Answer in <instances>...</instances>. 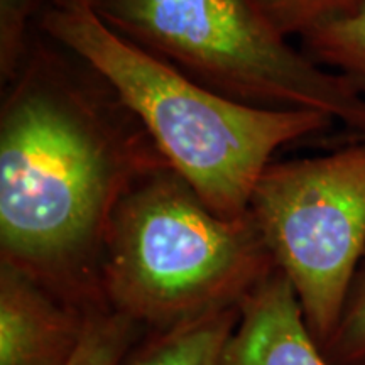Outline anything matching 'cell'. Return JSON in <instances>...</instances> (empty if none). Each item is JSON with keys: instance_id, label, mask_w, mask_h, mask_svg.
I'll list each match as a JSON object with an SVG mask.
<instances>
[{"instance_id": "30bf717a", "label": "cell", "mask_w": 365, "mask_h": 365, "mask_svg": "<svg viewBox=\"0 0 365 365\" xmlns=\"http://www.w3.org/2000/svg\"><path fill=\"white\" fill-rule=\"evenodd\" d=\"M145 331L148 328L107 303L97 304L88 314L83 339L68 365H120Z\"/></svg>"}, {"instance_id": "52a82bcc", "label": "cell", "mask_w": 365, "mask_h": 365, "mask_svg": "<svg viewBox=\"0 0 365 365\" xmlns=\"http://www.w3.org/2000/svg\"><path fill=\"white\" fill-rule=\"evenodd\" d=\"M220 365H330L304 325L296 291L274 269L240 303Z\"/></svg>"}, {"instance_id": "277c9868", "label": "cell", "mask_w": 365, "mask_h": 365, "mask_svg": "<svg viewBox=\"0 0 365 365\" xmlns=\"http://www.w3.org/2000/svg\"><path fill=\"white\" fill-rule=\"evenodd\" d=\"M118 34L235 102L314 110L365 135V98L287 43L257 0H103Z\"/></svg>"}, {"instance_id": "4fadbf2b", "label": "cell", "mask_w": 365, "mask_h": 365, "mask_svg": "<svg viewBox=\"0 0 365 365\" xmlns=\"http://www.w3.org/2000/svg\"><path fill=\"white\" fill-rule=\"evenodd\" d=\"M267 14L272 24L282 34H299L303 36L330 19L336 14L346 11L357 0H257Z\"/></svg>"}, {"instance_id": "ba28073f", "label": "cell", "mask_w": 365, "mask_h": 365, "mask_svg": "<svg viewBox=\"0 0 365 365\" xmlns=\"http://www.w3.org/2000/svg\"><path fill=\"white\" fill-rule=\"evenodd\" d=\"M239 322L240 307H228L164 330H148L120 365H220Z\"/></svg>"}, {"instance_id": "9a60e30c", "label": "cell", "mask_w": 365, "mask_h": 365, "mask_svg": "<svg viewBox=\"0 0 365 365\" xmlns=\"http://www.w3.org/2000/svg\"><path fill=\"white\" fill-rule=\"evenodd\" d=\"M364 137H365V135H364Z\"/></svg>"}, {"instance_id": "8992f818", "label": "cell", "mask_w": 365, "mask_h": 365, "mask_svg": "<svg viewBox=\"0 0 365 365\" xmlns=\"http://www.w3.org/2000/svg\"><path fill=\"white\" fill-rule=\"evenodd\" d=\"M95 307L61 298L0 261V365H68Z\"/></svg>"}, {"instance_id": "5b68a950", "label": "cell", "mask_w": 365, "mask_h": 365, "mask_svg": "<svg viewBox=\"0 0 365 365\" xmlns=\"http://www.w3.org/2000/svg\"><path fill=\"white\" fill-rule=\"evenodd\" d=\"M249 213L323 350L365 259V137L325 156L271 163Z\"/></svg>"}, {"instance_id": "8fae6325", "label": "cell", "mask_w": 365, "mask_h": 365, "mask_svg": "<svg viewBox=\"0 0 365 365\" xmlns=\"http://www.w3.org/2000/svg\"><path fill=\"white\" fill-rule=\"evenodd\" d=\"M322 354L330 365H365V259L346 294L336 330Z\"/></svg>"}, {"instance_id": "7a4b0ae2", "label": "cell", "mask_w": 365, "mask_h": 365, "mask_svg": "<svg viewBox=\"0 0 365 365\" xmlns=\"http://www.w3.org/2000/svg\"><path fill=\"white\" fill-rule=\"evenodd\" d=\"M39 27L110 86L171 170L225 218L247 215L255 182L277 150L335 124L322 112L223 97L118 34L81 0H48Z\"/></svg>"}, {"instance_id": "7c38bea8", "label": "cell", "mask_w": 365, "mask_h": 365, "mask_svg": "<svg viewBox=\"0 0 365 365\" xmlns=\"http://www.w3.org/2000/svg\"><path fill=\"white\" fill-rule=\"evenodd\" d=\"M48 0H0V76L9 83L29 51V27Z\"/></svg>"}, {"instance_id": "9c48e42d", "label": "cell", "mask_w": 365, "mask_h": 365, "mask_svg": "<svg viewBox=\"0 0 365 365\" xmlns=\"http://www.w3.org/2000/svg\"><path fill=\"white\" fill-rule=\"evenodd\" d=\"M301 38L309 58L345 78L365 98V0H357Z\"/></svg>"}, {"instance_id": "5bb4252c", "label": "cell", "mask_w": 365, "mask_h": 365, "mask_svg": "<svg viewBox=\"0 0 365 365\" xmlns=\"http://www.w3.org/2000/svg\"><path fill=\"white\" fill-rule=\"evenodd\" d=\"M81 2H85V4H90V6L97 7L100 2H103V0H81Z\"/></svg>"}, {"instance_id": "3957f363", "label": "cell", "mask_w": 365, "mask_h": 365, "mask_svg": "<svg viewBox=\"0 0 365 365\" xmlns=\"http://www.w3.org/2000/svg\"><path fill=\"white\" fill-rule=\"evenodd\" d=\"M276 269L250 213L225 218L171 168L127 193L105 242V303L148 330L240 307Z\"/></svg>"}, {"instance_id": "6da1fadb", "label": "cell", "mask_w": 365, "mask_h": 365, "mask_svg": "<svg viewBox=\"0 0 365 365\" xmlns=\"http://www.w3.org/2000/svg\"><path fill=\"white\" fill-rule=\"evenodd\" d=\"M171 168L91 68L33 39L0 108V261L91 307L122 198Z\"/></svg>"}]
</instances>
